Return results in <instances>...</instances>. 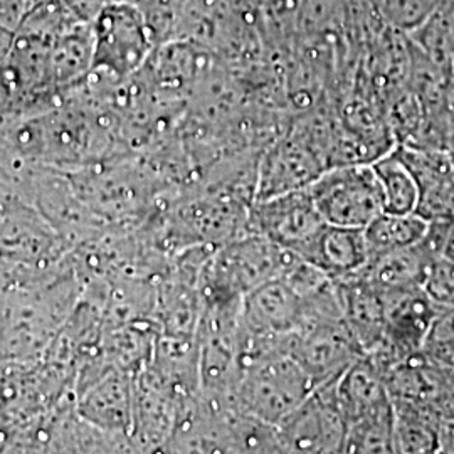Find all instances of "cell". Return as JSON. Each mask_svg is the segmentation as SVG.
Segmentation results:
<instances>
[{
	"instance_id": "cell-7",
	"label": "cell",
	"mask_w": 454,
	"mask_h": 454,
	"mask_svg": "<svg viewBox=\"0 0 454 454\" xmlns=\"http://www.w3.org/2000/svg\"><path fill=\"white\" fill-rule=\"evenodd\" d=\"M309 311L311 300L279 276L244 298L241 324L262 335L290 337L307 325Z\"/></svg>"
},
{
	"instance_id": "cell-15",
	"label": "cell",
	"mask_w": 454,
	"mask_h": 454,
	"mask_svg": "<svg viewBox=\"0 0 454 454\" xmlns=\"http://www.w3.org/2000/svg\"><path fill=\"white\" fill-rule=\"evenodd\" d=\"M394 404V453H427L441 446L438 434L421 407L406 401Z\"/></svg>"
},
{
	"instance_id": "cell-14",
	"label": "cell",
	"mask_w": 454,
	"mask_h": 454,
	"mask_svg": "<svg viewBox=\"0 0 454 454\" xmlns=\"http://www.w3.org/2000/svg\"><path fill=\"white\" fill-rule=\"evenodd\" d=\"M343 453H394V404L348 422Z\"/></svg>"
},
{
	"instance_id": "cell-1",
	"label": "cell",
	"mask_w": 454,
	"mask_h": 454,
	"mask_svg": "<svg viewBox=\"0 0 454 454\" xmlns=\"http://www.w3.org/2000/svg\"><path fill=\"white\" fill-rule=\"evenodd\" d=\"M315 387L309 371L286 348H281L244 365L232 403L246 414L276 426Z\"/></svg>"
},
{
	"instance_id": "cell-13",
	"label": "cell",
	"mask_w": 454,
	"mask_h": 454,
	"mask_svg": "<svg viewBox=\"0 0 454 454\" xmlns=\"http://www.w3.org/2000/svg\"><path fill=\"white\" fill-rule=\"evenodd\" d=\"M379 179L384 211L394 214L416 212L419 200V187L404 160L397 152H387L372 162Z\"/></svg>"
},
{
	"instance_id": "cell-12",
	"label": "cell",
	"mask_w": 454,
	"mask_h": 454,
	"mask_svg": "<svg viewBox=\"0 0 454 454\" xmlns=\"http://www.w3.org/2000/svg\"><path fill=\"white\" fill-rule=\"evenodd\" d=\"M364 234L371 258H375L419 243L427 234V224L416 212L394 214L384 211L364 227Z\"/></svg>"
},
{
	"instance_id": "cell-5",
	"label": "cell",
	"mask_w": 454,
	"mask_h": 454,
	"mask_svg": "<svg viewBox=\"0 0 454 454\" xmlns=\"http://www.w3.org/2000/svg\"><path fill=\"white\" fill-rule=\"evenodd\" d=\"M288 352L320 386L345 372L364 356L343 315L318 318L288 337Z\"/></svg>"
},
{
	"instance_id": "cell-10",
	"label": "cell",
	"mask_w": 454,
	"mask_h": 454,
	"mask_svg": "<svg viewBox=\"0 0 454 454\" xmlns=\"http://www.w3.org/2000/svg\"><path fill=\"white\" fill-rule=\"evenodd\" d=\"M335 394L347 424L392 403L382 375L365 356L340 373L335 384Z\"/></svg>"
},
{
	"instance_id": "cell-8",
	"label": "cell",
	"mask_w": 454,
	"mask_h": 454,
	"mask_svg": "<svg viewBox=\"0 0 454 454\" xmlns=\"http://www.w3.org/2000/svg\"><path fill=\"white\" fill-rule=\"evenodd\" d=\"M300 258L332 279H340L358 273L371 260V253L362 227L325 224Z\"/></svg>"
},
{
	"instance_id": "cell-9",
	"label": "cell",
	"mask_w": 454,
	"mask_h": 454,
	"mask_svg": "<svg viewBox=\"0 0 454 454\" xmlns=\"http://www.w3.org/2000/svg\"><path fill=\"white\" fill-rule=\"evenodd\" d=\"M333 281L337 285L343 318L364 354H367L384 340L386 335L382 292L358 273Z\"/></svg>"
},
{
	"instance_id": "cell-11",
	"label": "cell",
	"mask_w": 454,
	"mask_h": 454,
	"mask_svg": "<svg viewBox=\"0 0 454 454\" xmlns=\"http://www.w3.org/2000/svg\"><path fill=\"white\" fill-rule=\"evenodd\" d=\"M427 273L429 262L422 241L371 258L358 271V275L364 276L380 292L419 286L422 279L427 278Z\"/></svg>"
},
{
	"instance_id": "cell-3",
	"label": "cell",
	"mask_w": 454,
	"mask_h": 454,
	"mask_svg": "<svg viewBox=\"0 0 454 454\" xmlns=\"http://www.w3.org/2000/svg\"><path fill=\"white\" fill-rule=\"evenodd\" d=\"M309 192L326 224L364 229L384 212L372 162L333 165L309 184Z\"/></svg>"
},
{
	"instance_id": "cell-4",
	"label": "cell",
	"mask_w": 454,
	"mask_h": 454,
	"mask_svg": "<svg viewBox=\"0 0 454 454\" xmlns=\"http://www.w3.org/2000/svg\"><path fill=\"white\" fill-rule=\"evenodd\" d=\"M339 377L317 386L300 406L276 424L281 453H343L347 422L337 404Z\"/></svg>"
},
{
	"instance_id": "cell-2",
	"label": "cell",
	"mask_w": 454,
	"mask_h": 454,
	"mask_svg": "<svg viewBox=\"0 0 454 454\" xmlns=\"http://www.w3.org/2000/svg\"><path fill=\"white\" fill-rule=\"evenodd\" d=\"M298 258L290 249L253 232L223 244L209 273L214 307L241 305L249 293L279 278Z\"/></svg>"
},
{
	"instance_id": "cell-6",
	"label": "cell",
	"mask_w": 454,
	"mask_h": 454,
	"mask_svg": "<svg viewBox=\"0 0 454 454\" xmlns=\"http://www.w3.org/2000/svg\"><path fill=\"white\" fill-rule=\"evenodd\" d=\"M326 223L307 189L254 200L249 209V232L260 234L298 256Z\"/></svg>"
},
{
	"instance_id": "cell-16",
	"label": "cell",
	"mask_w": 454,
	"mask_h": 454,
	"mask_svg": "<svg viewBox=\"0 0 454 454\" xmlns=\"http://www.w3.org/2000/svg\"><path fill=\"white\" fill-rule=\"evenodd\" d=\"M439 0H384L390 19H395L403 26H412L429 16Z\"/></svg>"
}]
</instances>
